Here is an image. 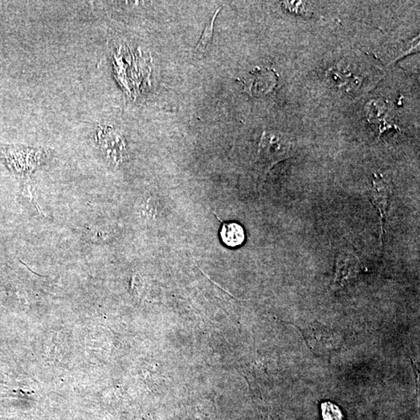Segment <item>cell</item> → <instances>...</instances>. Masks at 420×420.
Here are the masks:
<instances>
[{"label": "cell", "mask_w": 420, "mask_h": 420, "mask_svg": "<svg viewBox=\"0 0 420 420\" xmlns=\"http://www.w3.org/2000/svg\"><path fill=\"white\" fill-rule=\"evenodd\" d=\"M290 148V145L284 138L279 135L264 132L259 143V159L269 169L288 157Z\"/></svg>", "instance_id": "obj_1"}, {"label": "cell", "mask_w": 420, "mask_h": 420, "mask_svg": "<svg viewBox=\"0 0 420 420\" xmlns=\"http://www.w3.org/2000/svg\"><path fill=\"white\" fill-rule=\"evenodd\" d=\"M321 408L323 420H345L341 408L331 401L323 402Z\"/></svg>", "instance_id": "obj_7"}, {"label": "cell", "mask_w": 420, "mask_h": 420, "mask_svg": "<svg viewBox=\"0 0 420 420\" xmlns=\"http://www.w3.org/2000/svg\"><path fill=\"white\" fill-rule=\"evenodd\" d=\"M391 194L392 191L391 186L386 183L381 175H374V179L372 180V189L370 191V199L379 212L382 233H384V221L388 213Z\"/></svg>", "instance_id": "obj_2"}, {"label": "cell", "mask_w": 420, "mask_h": 420, "mask_svg": "<svg viewBox=\"0 0 420 420\" xmlns=\"http://www.w3.org/2000/svg\"><path fill=\"white\" fill-rule=\"evenodd\" d=\"M220 11V9H218L217 11L215 12L214 15L213 16L211 21H209V24L206 25V28H205L204 31H203V35L201 37L200 40H199V42L198 43L197 46H196V51H195L196 53H204L205 51H206V48H207L208 45H209V44L210 43L212 38H213V25H214V21Z\"/></svg>", "instance_id": "obj_6"}, {"label": "cell", "mask_w": 420, "mask_h": 420, "mask_svg": "<svg viewBox=\"0 0 420 420\" xmlns=\"http://www.w3.org/2000/svg\"><path fill=\"white\" fill-rule=\"evenodd\" d=\"M246 87L252 95H263L269 93L276 85V77L273 71L259 70L251 72Z\"/></svg>", "instance_id": "obj_4"}, {"label": "cell", "mask_w": 420, "mask_h": 420, "mask_svg": "<svg viewBox=\"0 0 420 420\" xmlns=\"http://www.w3.org/2000/svg\"><path fill=\"white\" fill-rule=\"evenodd\" d=\"M360 271L359 260L356 256H342L336 268L334 283L336 287H344L347 283L354 280Z\"/></svg>", "instance_id": "obj_3"}, {"label": "cell", "mask_w": 420, "mask_h": 420, "mask_svg": "<svg viewBox=\"0 0 420 420\" xmlns=\"http://www.w3.org/2000/svg\"><path fill=\"white\" fill-rule=\"evenodd\" d=\"M220 237L223 243L227 247H237L241 245L244 241L245 233L240 224L229 222L222 223L220 230Z\"/></svg>", "instance_id": "obj_5"}]
</instances>
